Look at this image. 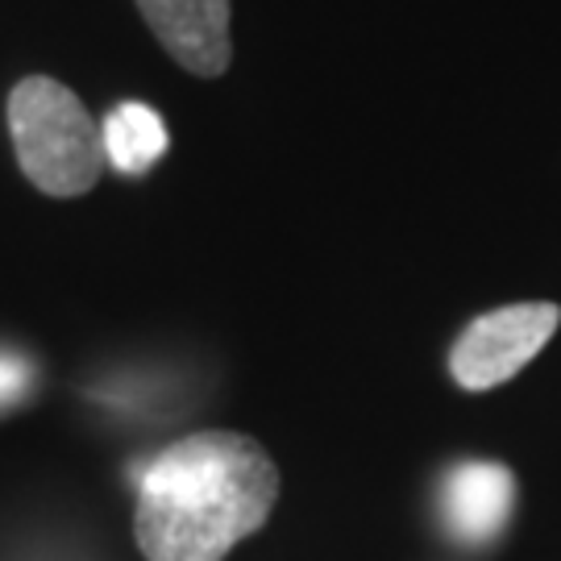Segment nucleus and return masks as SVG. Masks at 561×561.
<instances>
[{
	"mask_svg": "<svg viewBox=\"0 0 561 561\" xmlns=\"http://www.w3.org/2000/svg\"><path fill=\"white\" fill-rule=\"evenodd\" d=\"M104 154L121 175H146L167 154V125L150 104H117L101 125Z\"/></svg>",
	"mask_w": 561,
	"mask_h": 561,
	"instance_id": "423d86ee",
	"label": "nucleus"
},
{
	"mask_svg": "<svg viewBox=\"0 0 561 561\" xmlns=\"http://www.w3.org/2000/svg\"><path fill=\"white\" fill-rule=\"evenodd\" d=\"M516 503V479L500 461H461L442 482V520L461 545L495 541Z\"/></svg>",
	"mask_w": 561,
	"mask_h": 561,
	"instance_id": "39448f33",
	"label": "nucleus"
},
{
	"mask_svg": "<svg viewBox=\"0 0 561 561\" xmlns=\"http://www.w3.org/2000/svg\"><path fill=\"white\" fill-rule=\"evenodd\" d=\"M141 18L183 71L217 80L233 59L229 0H138Z\"/></svg>",
	"mask_w": 561,
	"mask_h": 561,
	"instance_id": "20e7f679",
	"label": "nucleus"
},
{
	"mask_svg": "<svg viewBox=\"0 0 561 561\" xmlns=\"http://www.w3.org/2000/svg\"><path fill=\"white\" fill-rule=\"evenodd\" d=\"M279 500V470L245 433H192L146 461L134 537L146 561H225Z\"/></svg>",
	"mask_w": 561,
	"mask_h": 561,
	"instance_id": "f257e3e1",
	"label": "nucleus"
},
{
	"mask_svg": "<svg viewBox=\"0 0 561 561\" xmlns=\"http://www.w3.org/2000/svg\"><path fill=\"white\" fill-rule=\"evenodd\" d=\"M9 134L25 180L59 201L92 192L108 167L101 125L50 76H25L9 92Z\"/></svg>",
	"mask_w": 561,
	"mask_h": 561,
	"instance_id": "f03ea898",
	"label": "nucleus"
},
{
	"mask_svg": "<svg viewBox=\"0 0 561 561\" xmlns=\"http://www.w3.org/2000/svg\"><path fill=\"white\" fill-rule=\"evenodd\" d=\"M558 304H507L461 329L449 350V375L466 391H491L516 379L558 333Z\"/></svg>",
	"mask_w": 561,
	"mask_h": 561,
	"instance_id": "7ed1b4c3",
	"label": "nucleus"
},
{
	"mask_svg": "<svg viewBox=\"0 0 561 561\" xmlns=\"http://www.w3.org/2000/svg\"><path fill=\"white\" fill-rule=\"evenodd\" d=\"M30 387V362L18 358L13 350H0V408L13 403Z\"/></svg>",
	"mask_w": 561,
	"mask_h": 561,
	"instance_id": "0eeeda50",
	"label": "nucleus"
}]
</instances>
